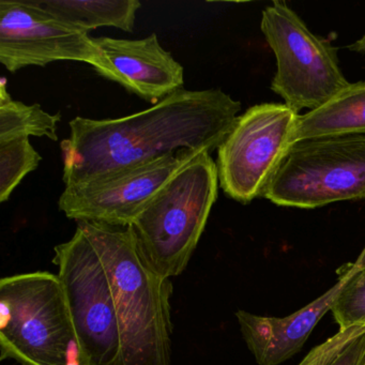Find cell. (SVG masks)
<instances>
[{"label":"cell","instance_id":"14","mask_svg":"<svg viewBox=\"0 0 365 365\" xmlns=\"http://www.w3.org/2000/svg\"><path fill=\"white\" fill-rule=\"evenodd\" d=\"M51 16L81 31L115 27L133 33L138 0H31Z\"/></svg>","mask_w":365,"mask_h":365},{"label":"cell","instance_id":"9","mask_svg":"<svg viewBox=\"0 0 365 365\" xmlns=\"http://www.w3.org/2000/svg\"><path fill=\"white\" fill-rule=\"evenodd\" d=\"M206 151L182 149L148 163L68 185L59 197V210L76 222L117 227L131 226L158 192L185 165Z\"/></svg>","mask_w":365,"mask_h":365},{"label":"cell","instance_id":"7","mask_svg":"<svg viewBox=\"0 0 365 365\" xmlns=\"http://www.w3.org/2000/svg\"><path fill=\"white\" fill-rule=\"evenodd\" d=\"M260 29L277 58L271 91L294 112L317 110L349 85L337 48L314 35L283 1L264 8Z\"/></svg>","mask_w":365,"mask_h":365},{"label":"cell","instance_id":"18","mask_svg":"<svg viewBox=\"0 0 365 365\" xmlns=\"http://www.w3.org/2000/svg\"><path fill=\"white\" fill-rule=\"evenodd\" d=\"M331 312L339 330L365 329V260L359 258L352 268L347 269V279Z\"/></svg>","mask_w":365,"mask_h":365},{"label":"cell","instance_id":"6","mask_svg":"<svg viewBox=\"0 0 365 365\" xmlns=\"http://www.w3.org/2000/svg\"><path fill=\"white\" fill-rule=\"evenodd\" d=\"M80 365H123L120 324L103 262L86 232L54 247Z\"/></svg>","mask_w":365,"mask_h":365},{"label":"cell","instance_id":"4","mask_svg":"<svg viewBox=\"0 0 365 365\" xmlns=\"http://www.w3.org/2000/svg\"><path fill=\"white\" fill-rule=\"evenodd\" d=\"M76 332L58 274L35 271L0 281V360L68 365Z\"/></svg>","mask_w":365,"mask_h":365},{"label":"cell","instance_id":"1","mask_svg":"<svg viewBox=\"0 0 365 365\" xmlns=\"http://www.w3.org/2000/svg\"><path fill=\"white\" fill-rule=\"evenodd\" d=\"M240 101L221 89H180L150 108L116 119L76 117L61 144L66 187L148 163L182 149L212 153L232 131Z\"/></svg>","mask_w":365,"mask_h":365},{"label":"cell","instance_id":"11","mask_svg":"<svg viewBox=\"0 0 365 365\" xmlns=\"http://www.w3.org/2000/svg\"><path fill=\"white\" fill-rule=\"evenodd\" d=\"M106 58L99 76L153 106L183 89V67L162 48L157 34L144 39L93 38Z\"/></svg>","mask_w":365,"mask_h":365},{"label":"cell","instance_id":"15","mask_svg":"<svg viewBox=\"0 0 365 365\" xmlns=\"http://www.w3.org/2000/svg\"><path fill=\"white\" fill-rule=\"evenodd\" d=\"M61 113L52 115L44 112L39 104L27 106L12 99L7 91V80L0 83V142L38 136L58 140L57 123Z\"/></svg>","mask_w":365,"mask_h":365},{"label":"cell","instance_id":"3","mask_svg":"<svg viewBox=\"0 0 365 365\" xmlns=\"http://www.w3.org/2000/svg\"><path fill=\"white\" fill-rule=\"evenodd\" d=\"M217 162L200 153L173 177L132 224L150 264L163 277L187 269L207 225L219 190Z\"/></svg>","mask_w":365,"mask_h":365},{"label":"cell","instance_id":"17","mask_svg":"<svg viewBox=\"0 0 365 365\" xmlns=\"http://www.w3.org/2000/svg\"><path fill=\"white\" fill-rule=\"evenodd\" d=\"M299 365H365V329L339 330L312 349Z\"/></svg>","mask_w":365,"mask_h":365},{"label":"cell","instance_id":"2","mask_svg":"<svg viewBox=\"0 0 365 365\" xmlns=\"http://www.w3.org/2000/svg\"><path fill=\"white\" fill-rule=\"evenodd\" d=\"M108 273L120 324L123 365H170L172 279L155 270L132 226L78 222Z\"/></svg>","mask_w":365,"mask_h":365},{"label":"cell","instance_id":"10","mask_svg":"<svg viewBox=\"0 0 365 365\" xmlns=\"http://www.w3.org/2000/svg\"><path fill=\"white\" fill-rule=\"evenodd\" d=\"M56 61L89 63L97 73L106 66L87 31L61 22L31 0H1L0 63L6 69L16 73Z\"/></svg>","mask_w":365,"mask_h":365},{"label":"cell","instance_id":"12","mask_svg":"<svg viewBox=\"0 0 365 365\" xmlns=\"http://www.w3.org/2000/svg\"><path fill=\"white\" fill-rule=\"evenodd\" d=\"M346 279L347 270L326 294L287 317H264L241 309L237 312L241 334L256 362L279 365L298 354L322 316L331 311Z\"/></svg>","mask_w":365,"mask_h":365},{"label":"cell","instance_id":"5","mask_svg":"<svg viewBox=\"0 0 365 365\" xmlns=\"http://www.w3.org/2000/svg\"><path fill=\"white\" fill-rule=\"evenodd\" d=\"M262 197L277 206L300 209L365 200V135L294 143Z\"/></svg>","mask_w":365,"mask_h":365},{"label":"cell","instance_id":"16","mask_svg":"<svg viewBox=\"0 0 365 365\" xmlns=\"http://www.w3.org/2000/svg\"><path fill=\"white\" fill-rule=\"evenodd\" d=\"M41 161L29 138L0 142V202L9 200L12 192Z\"/></svg>","mask_w":365,"mask_h":365},{"label":"cell","instance_id":"13","mask_svg":"<svg viewBox=\"0 0 365 365\" xmlns=\"http://www.w3.org/2000/svg\"><path fill=\"white\" fill-rule=\"evenodd\" d=\"M343 135H365V82L349 83L324 106L300 115L294 142Z\"/></svg>","mask_w":365,"mask_h":365},{"label":"cell","instance_id":"8","mask_svg":"<svg viewBox=\"0 0 365 365\" xmlns=\"http://www.w3.org/2000/svg\"><path fill=\"white\" fill-rule=\"evenodd\" d=\"M300 115L285 103H262L238 116L217 148L220 187L247 205L262 197L290 147Z\"/></svg>","mask_w":365,"mask_h":365}]
</instances>
